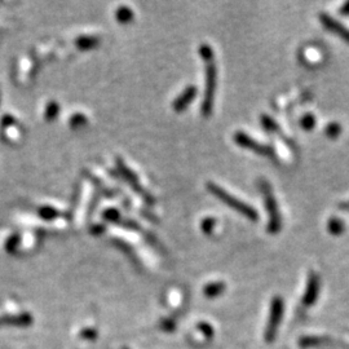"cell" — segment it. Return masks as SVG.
I'll list each match as a JSON object with an SVG mask.
<instances>
[{
  "label": "cell",
  "instance_id": "obj_1",
  "mask_svg": "<svg viewBox=\"0 0 349 349\" xmlns=\"http://www.w3.org/2000/svg\"><path fill=\"white\" fill-rule=\"evenodd\" d=\"M206 188H207V190L210 191L212 195H215L219 201H221L224 205H227L228 207H230L232 210L239 212L241 215L247 217L248 220L251 221L259 220V213H257V211L255 210L251 205H247V203L241 201V199L235 198L233 194H230L229 191H227L224 188H221V186L217 185L216 183L210 181V183L206 184Z\"/></svg>",
  "mask_w": 349,
  "mask_h": 349
},
{
  "label": "cell",
  "instance_id": "obj_2",
  "mask_svg": "<svg viewBox=\"0 0 349 349\" xmlns=\"http://www.w3.org/2000/svg\"><path fill=\"white\" fill-rule=\"evenodd\" d=\"M260 190H261L263 195H264V205L265 210H267L268 216H269V220H268V233L270 234H277L278 232H281L282 229V217L281 212H279L278 203L276 201V197L273 194L272 188H270V184L265 180L259 181Z\"/></svg>",
  "mask_w": 349,
  "mask_h": 349
},
{
  "label": "cell",
  "instance_id": "obj_3",
  "mask_svg": "<svg viewBox=\"0 0 349 349\" xmlns=\"http://www.w3.org/2000/svg\"><path fill=\"white\" fill-rule=\"evenodd\" d=\"M206 66V85L205 95H203L201 112L205 118H208L212 113L213 101H215V92L217 87V69H216L215 60L205 61Z\"/></svg>",
  "mask_w": 349,
  "mask_h": 349
},
{
  "label": "cell",
  "instance_id": "obj_4",
  "mask_svg": "<svg viewBox=\"0 0 349 349\" xmlns=\"http://www.w3.org/2000/svg\"><path fill=\"white\" fill-rule=\"evenodd\" d=\"M233 140H234V142L238 146L245 147V149H248V150L260 154V156L268 157V158H274V150H273L272 147L256 141V140L252 139L251 136H248L245 132L237 131L233 135Z\"/></svg>",
  "mask_w": 349,
  "mask_h": 349
},
{
  "label": "cell",
  "instance_id": "obj_5",
  "mask_svg": "<svg viewBox=\"0 0 349 349\" xmlns=\"http://www.w3.org/2000/svg\"><path fill=\"white\" fill-rule=\"evenodd\" d=\"M319 21H321V24L329 31L334 33L335 35H338L339 38H341L344 41H346L349 44V29L345 28L343 24H340L338 19H335L328 13H321L319 14Z\"/></svg>",
  "mask_w": 349,
  "mask_h": 349
},
{
  "label": "cell",
  "instance_id": "obj_6",
  "mask_svg": "<svg viewBox=\"0 0 349 349\" xmlns=\"http://www.w3.org/2000/svg\"><path fill=\"white\" fill-rule=\"evenodd\" d=\"M197 92H198V91H197V87H194V85L186 87L185 90L181 92V95L173 100V102H172V109L178 113L184 112V110L190 105V102L193 101L194 98H195Z\"/></svg>",
  "mask_w": 349,
  "mask_h": 349
},
{
  "label": "cell",
  "instance_id": "obj_7",
  "mask_svg": "<svg viewBox=\"0 0 349 349\" xmlns=\"http://www.w3.org/2000/svg\"><path fill=\"white\" fill-rule=\"evenodd\" d=\"M318 277L316 276V273L312 272L309 274L308 286H307L306 296H304V303L306 304H313L316 300L317 294H318Z\"/></svg>",
  "mask_w": 349,
  "mask_h": 349
},
{
  "label": "cell",
  "instance_id": "obj_8",
  "mask_svg": "<svg viewBox=\"0 0 349 349\" xmlns=\"http://www.w3.org/2000/svg\"><path fill=\"white\" fill-rule=\"evenodd\" d=\"M344 221L338 217H331L328 221V230L333 235H340L344 232Z\"/></svg>",
  "mask_w": 349,
  "mask_h": 349
},
{
  "label": "cell",
  "instance_id": "obj_9",
  "mask_svg": "<svg viewBox=\"0 0 349 349\" xmlns=\"http://www.w3.org/2000/svg\"><path fill=\"white\" fill-rule=\"evenodd\" d=\"M260 120H261V124L267 131L269 132H281V128H279V124L273 119L272 117L267 114H261L260 117Z\"/></svg>",
  "mask_w": 349,
  "mask_h": 349
},
{
  "label": "cell",
  "instance_id": "obj_10",
  "mask_svg": "<svg viewBox=\"0 0 349 349\" xmlns=\"http://www.w3.org/2000/svg\"><path fill=\"white\" fill-rule=\"evenodd\" d=\"M224 290H225V285H224L223 282H213V283L207 285V286L205 287V294L207 295V296L213 297L220 295Z\"/></svg>",
  "mask_w": 349,
  "mask_h": 349
},
{
  "label": "cell",
  "instance_id": "obj_11",
  "mask_svg": "<svg viewBox=\"0 0 349 349\" xmlns=\"http://www.w3.org/2000/svg\"><path fill=\"white\" fill-rule=\"evenodd\" d=\"M300 126L306 131H312L314 128V126H316V118H314V115L311 114V113L303 115L300 119Z\"/></svg>",
  "mask_w": 349,
  "mask_h": 349
},
{
  "label": "cell",
  "instance_id": "obj_12",
  "mask_svg": "<svg viewBox=\"0 0 349 349\" xmlns=\"http://www.w3.org/2000/svg\"><path fill=\"white\" fill-rule=\"evenodd\" d=\"M340 132H341V126L336 122L329 123L325 128V134L329 139H336V137L340 135Z\"/></svg>",
  "mask_w": 349,
  "mask_h": 349
},
{
  "label": "cell",
  "instance_id": "obj_13",
  "mask_svg": "<svg viewBox=\"0 0 349 349\" xmlns=\"http://www.w3.org/2000/svg\"><path fill=\"white\" fill-rule=\"evenodd\" d=\"M215 225H216L215 219L206 217L203 219L202 223H201V229H202V232L205 233V234H211V233L213 232V229H215Z\"/></svg>",
  "mask_w": 349,
  "mask_h": 349
},
{
  "label": "cell",
  "instance_id": "obj_14",
  "mask_svg": "<svg viewBox=\"0 0 349 349\" xmlns=\"http://www.w3.org/2000/svg\"><path fill=\"white\" fill-rule=\"evenodd\" d=\"M199 55L202 57L203 61H208V60H213V51L211 48V46L208 44H202L199 47Z\"/></svg>",
  "mask_w": 349,
  "mask_h": 349
},
{
  "label": "cell",
  "instance_id": "obj_15",
  "mask_svg": "<svg viewBox=\"0 0 349 349\" xmlns=\"http://www.w3.org/2000/svg\"><path fill=\"white\" fill-rule=\"evenodd\" d=\"M118 18L122 22H128L132 18V12L128 8H120L118 13Z\"/></svg>",
  "mask_w": 349,
  "mask_h": 349
},
{
  "label": "cell",
  "instance_id": "obj_16",
  "mask_svg": "<svg viewBox=\"0 0 349 349\" xmlns=\"http://www.w3.org/2000/svg\"><path fill=\"white\" fill-rule=\"evenodd\" d=\"M339 12H340V14H343V16H349V2H346L343 7H340V11Z\"/></svg>",
  "mask_w": 349,
  "mask_h": 349
}]
</instances>
